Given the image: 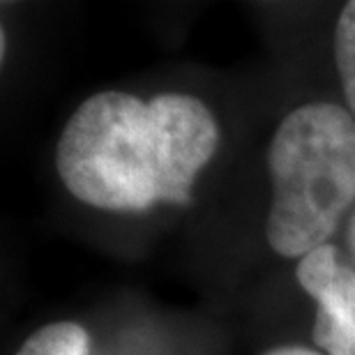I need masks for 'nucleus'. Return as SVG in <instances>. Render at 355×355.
I'll return each mask as SVG.
<instances>
[{
  "label": "nucleus",
  "instance_id": "nucleus-1",
  "mask_svg": "<svg viewBox=\"0 0 355 355\" xmlns=\"http://www.w3.org/2000/svg\"><path fill=\"white\" fill-rule=\"evenodd\" d=\"M217 146V120L201 99L106 90L67 120L55 166L69 194L92 208L144 212L155 203L187 205Z\"/></svg>",
  "mask_w": 355,
  "mask_h": 355
},
{
  "label": "nucleus",
  "instance_id": "nucleus-2",
  "mask_svg": "<svg viewBox=\"0 0 355 355\" xmlns=\"http://www.w3.org/2000/svg\"><path fill=\"white\" fill-rule=\"evenodd\" d=\"M268 168V245L279 257L302 259L328 245L355 205V118L330 102L297 106L270 141Z\"/></svg>",
  "mask_w": 355,
  "mask_h": 355
},
{
  "label": "nucleus",
  "instance_id": "nucleus-3",
  "mask_svg": "<svg viewBox=\"0 0 355 355\" xmlns=\"http://www.w3.org/2000/svg\"><path fill=\"white\" fill-rule=\"evenodd\" d=\"M295 277L316 300L314 344L328 355H355V268L328 243L300 259Z\"/></svg>",
  "mask_w": 355,
  "mask_h": 355
},
{
  "label": "nucleus",
  "instance_id": "nucleus-4",
  "mask_svg": "<svg viewBox=\"0 0 355 355\" xmlns=\"http://www.w3.org/2000/svg\"><path fill=\"white\" fill-rule=\"evenodd\" d=\"M90 337L79 323H49L21 344L17 355H88Z\"/></svg>",
  "mask_w": 355,
  "mask_h": 355
},
{
  "label": "nucleus",
  "instance_id": "nucleus-5",
  "mask_svg": "<svg viewBox=\"0 0 355 355\" xmlns=\"http://www.w3.org/2000/svg\"><path fill=\"white\" fill-rule=\"evenodd\" d=\"M335 62L344 97L355 116V0L344 5L335 28Z\"/></svg>",
  "mask_w": 355,
  "mask_h": 355
},
{
  "label": "nucleus",
  "instance_id": "nucleus-6",
  "mask_svg": "<svg viewBox=\"0 0 355 355\" xmlns=\"http://www.w3.org/2000/svg\"><path fill=\"white\" fill-rule=\"evenodd\" d=\"M263 355H323L307 349V346H297V344H288V346H277V349H270Z\"/></svg>",
  "mask_w": 355,
  "mask_h": 355
},
{
  "label": "nucleus",
  "instance_id": "nucleus-7",
  "mask_svg": "<svg viewBox=\"0 0 355 355\" xmlns=\"http://www.w3.org/2000/svg\"><path fill=\"white\" fill-rule=\"evenodd\" d=\"M349 243H351V252H353V259H355V212L349 222Z\"/></svg>",
  "mask_w": 355,
  "mask_h": 355
}]
</instances>
